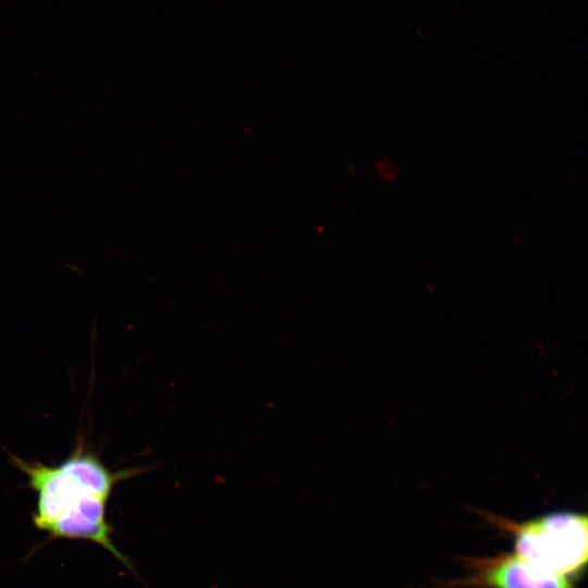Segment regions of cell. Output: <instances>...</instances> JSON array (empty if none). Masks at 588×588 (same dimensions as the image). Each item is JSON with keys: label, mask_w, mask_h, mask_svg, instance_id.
Instances as JSON below:
<instances>
[{"label": "cell", "mask_w": 588, "mask_h": 588, "mask_svg": "<svg viewBox=\"0 0 588 588\" xmlns=\"http://www.w3.org/2000/svg\"><path fill=\"white\" fill-rule=\"evenodd\" d=\"M468 576L436 588H577L568 578L541 569L515 553L467 558Z\"/></svg>", "instance_id": "cell-3"}, {"label": "cell", "mask_w": 588, "mask_h": 588, "mask_svg": "<svg viewBox=\"0 0 588 588\" xmlns=\"http://www.w3.org/2000/svg\"><path fill=\"white\" fill-rule=\"evenodd\" d=\"M14 466L27 477L36 493L33 522L53 539L91 541L119 559L134 572L131 561L114 546L113 528L107 519V506L115 485L145 471V468L110 470L90 451L76 449L58 465H45L16 456Z\"/></svg>", "instance_id": "cell-1"}, {"label": "cell", "mask_w": 588, "mask_h": 588, "mask_svg": "<svg viewBox=\"0 0 588 588\" xmlns=\"http://www.w3.org/2000/svg\"><path fill=\"white\" fill-rule=\"evenodd\" d=\"M487 515L512 536L514 553L535 566L566 578L585 568L588 558L585 513L556 511L520 523Z\"/></svg>", "instance_id": "cell-2"}]
</instances>
